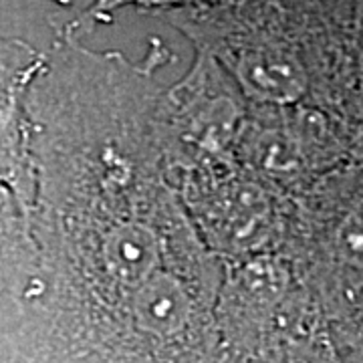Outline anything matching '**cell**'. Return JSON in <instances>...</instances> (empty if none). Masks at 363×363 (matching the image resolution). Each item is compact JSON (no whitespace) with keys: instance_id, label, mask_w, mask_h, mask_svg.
Instances as JSON below:
<instances>
[{"instance_id":"obj_1","label":"cell","mask_w":363,"mask_h":363,"mask_svg":"<svg viewBox=\"0 0 363 363\" xmlns=\"http://www.w3.org/2000/svg\"><path fill=\"white\" fill-rule=\"evenodd\" d=\"M180 30L194 51L208 52L250 107L291 109L313 91L307 47L298 37L297 4L164 2L145 4Z\"/></svg>"},{"instance_id":"obj_2","label":"cell","mask_w":363,"mask_h":363,"mask_svg":"<svg viewBox=\"0 0 363 363\" xmlns=\"http://www.w3.org/2000/svg\"><path fill=\"white\" fill-rule=\"evenodd\" d=\"M176 184L200 240L220 262L283 250L289 220L285 194L234 157L182 169Z\"/></svg>"},{"instance_id":"obj_3","label":"cell","mask_w":363,"mask_h":363,"mask_svg":"<svg viewBox=\"0 0 363 363\" xmlns=\"http://www.w3.org/2000/svg\"><path fill=\"white\" fill-rule=\"evenodd\" d=\"M234 81L208 52L194 51L188 73L162 95V121L174 178L182 169L234 157L248 117Z\"/></svg>"},{"instance_id":"obj_4","label":"cell","mask_w":363,"mask_h":363,"mask_svg":"<svg viewBox=\"0 0 363 363\" xmlns=\"http://www.w3.org/2000/svg\"><path fill=\"white\" fill-rule=\"evenodd\" d=\"M325 248L337 285L343 291L363 289V192L339 210L325 236Z\"/></svg>"},{"instance_id":"obj_5","label":"cell","mask_w":363,"mask_h":363,"mask_svg":"<svg viewBox=\"0 0 363 363\" xmlns=\"http://www.w3.org/2000/svg\"><path fill=\"white\" fill-rule=\"evenodd\" d=\"M350 104H351V113L359 119V123H363V75L357 79V83H355V85H353V89H351Z\"/></svg>"}]
</instances>
